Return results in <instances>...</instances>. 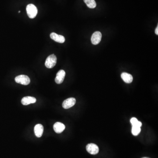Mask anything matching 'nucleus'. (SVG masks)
<instances>
[{
  "label": "nucleus",
  "mask_w": 158,
  "mask_h": 158,
  "mask_svg": "<svg viewBox=\"0 0 158 158\" xmlns=\"http://www.w3.org/2000/svg\"><path fill=\"white\" fill-rule=\"evenodd\" d=\"M27 12L29 18L34 19L37 15L38 11L37 8L34 4H30L27 6Z\"/></svg>",
  "instance_id": "f257e3e1"
},
{
  "label": "nucleus",
  "mask_w": 158,
  "mask_h": 158,
  "mask_svg": "<svg viewBox=\"0 0 158 158\" xmlns=\"http://www.w3.org/2000/svg\"><path fill=\"white\" fill-rule=\"evenodd\" d=\"M57 62V58L55 55H49L46 60L45 65L47 68L51 69L53 68Z\"/></svg>",
  "instance_id": "f03ea898"
},
{
  "label": "nucleus",
  "mask_w": 158,
  "mask_h": 158,
  "mask_svg": "<svg viewBox=\"0 0 158 158\" xmlns=\"http://www.w3.org/2000/svg\"><path fill=\"white\" fill-rule=\"evenodd\" d=\"M15 81L17 83H20L24 85H27L30 83L29 78L27 75H20L17 76L15 79Z\"/></svg>",
  "instance_id": "7ed1b4c3"
},
{
  "label": "nucleus",
  "mask_w": 158,
  "mask_h": 158,
  "mask_svg": "<svg viewBox=\"0 0 158 158\" xmlns=\"http://www.w3.org/2000/svg\"><path fill=\"white\" fill-rule=\"evenodd\" d=\"M76 100L74 98H70L65 100L62 103V107L65 109H68L73 106L76 104Z\"/></svg>",
  "instance_id": "20e7f679"
},
{
  "label": "nucleus",
  "mask_w": 158,
  "mask_h": 158,
  "mask_svg": "<svg viewBox=\"0 0 158 158\" xmlns=\"http://www.w3.org/2000/svg\"><path fill=\"white\" fill-rule=\"evenodd\" d=\"M87 151L91 155H96L99 152V148L95 144H89L86 146Z\"/></svg>",
  "instance_id": "39448f33"
},
{
  "label": "nucleus",
  "mask_w": 158,
  "mask_h": 158,
  "mask_svg": "<svg viewBox=\"0 0 158 158\" xmlns=\"http://www.w3.org/2000/svg\"><path fill=\"white\" fill-rule=\"evenodd\" d=\"M102 34L99 31H96L92 34L91 38V43L94 45H97L100 42Z\"/></svg>",
  "instance_id": "423d86ee"
},
{
  "label": "nucleus",
  "mask_w": 158,
  "mask_h": 158,
  "mask_svg": "<svg viewBox=\"0 0 158 158\" xmlns=\"http://www.w3.org/2000/svg\"><path fill=\"white\" fill-rule=\"evenodd\" d=\"M65 76V72L63 70H60L56 74L55 81L57 84H61L63 82Z\"/></svg>",
  "instance_id": "0eeeda50"
},
{
  "label": "nucleus",
  "mask_w": 158,
  "mask_h": 158,
  "mask_svg": "<svg viewBox=\"0 0 158 158\" xmlns=\"http://www.w3.org/2000/svg\"><path fill=\"white\" fill-rule=\"evenodd\" d=\"M50 37L51 39L58 43H63L65 41V38L64 37L61 35L57 34L55 33H51L50 34Z\"/></svg>",
  "instance_id": "6e6552de"
},
{
  "label": "nucleus",
  "mask_w": 158,
  "mask_h": 158,
  "mask_svg": "<svg viewBox=\"0 0 158 158\" xmlns=\"http://www.w3.org/2000/svg\"><path fill=\"white\" fill-rule=\"evenodd\" d=\"M36 98L33 97L27 96L23 98L21 100V103L24 106L29 105L30 104L35 103L36 102Z\"/></svg>",
  "instance_id": "1a4fd4ad"
},
{
  "label": "nucleus",
  "mask_w": 158,
  "mask_h": 158,
  "mask_svg": "<svg viewBox=\"0 0 158 158\" xmlns=\"http://www.w3.org/2000/svg\"><path fill=\"white\" fill-rule=\"evenodd\" d=\"M65 126L62 123L57 122L53 126L54 130L57 134H60L63 131Z\"/></svg>",
  "instance_id": "9d476101"
},
{
  "label": "nucleus",
  "mask_w": 158,
  "mask_h": 158,
  "mask_svg": "<svg viewBox=\"0 0 158 158\" xmlns=\"http://www.w3.org/2000/svg\"><path fill=\"white\" fill-rule=\"evenodd\" d=\"M43 132H44V127L42 125L38 124L35 126V134L37 138H40L42 136Z\"/></svg>",
  "instance_id": "9b49d317"
},
{
  "label": "nucleus",
  "mask_w": 158,
  "mask_h": 158,
  "mask_svg": "<svg viewBox=\"0 0 158 158\" xmlns=\"http://www.w3.org/2000/svg\"><path fill=\"white\" fill-rule=\"evenodd\" d=\"M121 77L124 82L127 83L132 82L133 78L131 74L126 73H123L121 74Z\"/></svg>",
  "instance_id": "f8f14e48"
},
{
  "label": "nucleus",
  "mask_w": 158,
  "mask_h": 158,
  "mask_svg": "<svg viewBox=\"0 0 158 158\" xmlns=\"http://www.w3.org/2000/svg\"><path fill=\"white\" fill-rule=\"evenodd\" d=\"M87 6L90 9H94L96 6V3L95 0H83Z\"/></svg>",
  "instance_id": "ddd939ff"
},
{
  "label": "nucleus",
  "mask_w": 158,
  "mask_h": 158,
  "mask_svg": "<svg viewBox=\"0 0 158 158\" xmlns=\"http://www.w3.org/2000/svg\"><path fill=\"white\" fill-rule=\"evenodd\" d=\"M131 123L132 126H137L141 127L142 126L141 122L138 121V119L135 117L131 119Z\"/></svg>",
  "instance_id": "4468645a"
},
{
  "label": "nucleus",
  "mask_w": 158,
  "mask_h": 158,
  "mask_svg": "<svg viewBox=\"0 0 158 158\" xmlns=\"http://www.w3.org/2000/svg\"><path fill=\"white\" fill-rule=\"evenodd\" d=\"M141 127L137 126H132V134L134 136H137L141 132Z\"/></svg>",
  "instance_id": "2eb2a0df"
},
{
  "label": "nucleus",
  "mask_w": 158,
  "mask_h": 158,
  "mask_svg": "<svg viewBox=\"0 0 158 158\" xmlns=\"http://www.w3.org/2000/svg\"><path fill=\"white\" fill-rule=\"evenodd\" d=\"M155 33H156V34L158 35V26L157 27V28L156 29V30H155Z\"/></svg>",
  "instance_id": "dca6fc26"
},
{
  "label": "nucleus",
  "mask_w": 158,
  "mask_h": 158,
  "mask_svg": "<svg viewBox=\"0 0 158 158\" xmlns=\"http://www.w3.org/2000/svg\"><path fill=\"white\" fill-rule=\"evenodd\" d=\"M147 158V157H144V158Z\"/></svg>",
  "instance_id": "f3484780"
}]
</instances>
